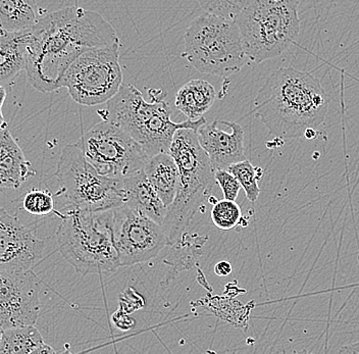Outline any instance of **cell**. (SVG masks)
<instances>
[{"label": "cell", "instance_id": "1", "mask_svg": "<svg viewBox=\"0 0 359 354\" xmlns=\"http://www.w3.org/2000/svg\"><path fill=\"white\" fill-rule=\"evenodd\" d=\"M116 42H120L116 31L100 13L78 6L47 13L27 30V79L41 93L58 90L62 75L79 55Z\"/></svg>", "mask_w": 359, "mask_h": 354}, {"label": "cell", "instance_id": "2", "mask_svg": "<svg viewBox=\"0 0 359 354\" xmlns=\"http://www.w3.org/2000/svg\"><path fill=\"white\" fill-rule=\"evenodd\" d=\"M329 97L309 72L280 68L269 76L255 100V114L280 138H297L324 123Z\"/></svg>", "mask_w": 359, "mask_h": 354}, {"label": "cell", "instance_id": "3", "mask_svg": "<svg viewBox=\"0 0 359 354\" xmlns=\"http://www.w3.org/2000/svg\"><path fill=\"white\" fill-rule=\"evenodd\" d=\"M150 102L144 100L141 91L131 84L122 85L118 93L107 102V109L98 111L103 120L120 127L142 147L148 156L168 152L175 133L187 128L197 131L205 124V118L172 121V109L165 100V92L148 91Z\"/></svg>", "mask_w": 359, "mask_h": 354}, {"label": "cell", "instance_id": "4", "mask_svg": "<svg viewBox=\"0 0 359 354\" xmlns=\"http://www.w3.org/2000/svg\"><path fill=\"white\" fill-rule=\"evenodd\" d=\"M168 154L179 169V187L174 201L168 206L163 226L168 244L179 240L215 186V170L202 149L196 131L179 129Z\"/></svg>", "mask_w": 359, "mask_h": 354}, {"label": "cell", "instance_id": "5", "mask_svg": "<svg viewBox=\"0 0 359 354\" xmlns=\"http://www.w3.org/2000/svg\"><path fill=\"white\" fill-rule=\"evenodd\" d=\"M112 210H73L62 214L56 231L58 250L78 274L109 275L120 268L112 235Z\"/></svg>", "mask_w": 359, "mask_h": 354}, {"label": "cell", "instance_id": "6", "mask_svg": "<svg viewBox=\"0 0 359 354\" xmlns=\"http://www.w3.org/2000/svg\"><path fill=\"white\" fill-rule=\"evenodd\" d=\"M298 0H251L236 19L244 50L255 64L279 57L300 33Z\"/></svg>", "mask_w": 359, "mask_h": 354}, {"label": "cell", "instance_id": "7", "mask_svg": "<svg viewBox=\"0 0 359 354\" xmlns=\"http://www.w3.org/2000/svg\"><path fill=\"white\" fill-rule=\"evenodd\" d=\"M184 57L201 73L219 77L239 73L249 62L237 23L210 13L186 30Z\"/></svg>", "mask_w": 359, "mask_h": 354}, {"label": "cell", "instance_id": "8", "mask_svg": "<svg viewBox=\"0 0 359 354\" xmlns=\"http://www.w3.org/2000/svg\"><path fill=\"white\" fill-rule=\"evenodd\" d=\"M55 177L60 182L56 195L65 199L67 212H101L123 205L122 180L100 174L86 160L79 142L62 149Z\"/></svg>", "mask_w": 359, "mask_h": 354}, {"label": "cell", "instance_id": "9", "mask_svg": "<svg viewBox=\"0 0 359 354\" xmlns=\"http://www.w3.org/2000/svg\"><path fill=\"white\" fill-rule=\"evenodd\" d=\"M120 42L93 47L79 55L65 72L60 88L66 87L74 102L95 107L111 100L123 85Z\"/></svg>", "mask_w": 359, "mask_h": 354}, {"label": "cell", "instance_id": "10", "mask_svg": "<svg viewBox=\"0 0 359 354\" xmlns=\"http://www.w3.org/2000/svg\"><path fill=\"white\" fill-rule=\"evenodd\" d=\"M78 142L100 174L116 180L143 170L149 158L127 132L109 121L94 125Z\"/></svg>", "mask_w": 359, "mask_h": 354}, {"label": "cell", "instance_id": "11", "mask_svg": "<svg viewBox=\"0 0 359 354\" xmlns=\"http://www.w3.org/2000/svg\"><path fill=\"white\" fill-rule=\"evenodd\" d=\"M112 235L121 266L151 261L168 245L163 226L126 205L112 210Z\"/></svg>", "mask_w": 359, "mask_h": 354}, {"label": "cell", "instance_id": "12", "mask_svg": "<svg viewBox=\"0 0 359 354\" xmlns=\"http://www.w3.org/2000/svg\"><path fill=\"white\" fill-rule=\"evenodd\" d=\"M40 280L32 270L0 271V328L35 325L39 318Z\"/></svg>", "mask_w": 359, "mask_h": 354}, {"label": "cell", "instance_id": "13", "mask_svg": "<svg viewBox=\"0 0 359 354\" xmlns=\"http://www.w3.org/2000/svg\"><path fill=\"white\" fill-rule=\"evenodd\" d=\"M45 243L17 217L0 207V271L32 270L43 255Z\"/></svg>", "mask_w": 359, "mask_h": 354}, {"label": "cell", "instance_id": "14", "mask_svg": "<svg viewBox=\"0 0 359 354\" xmlns=\"http://www.w3.org/2000/svg\"><path fill=\"white\" fill-rule=\"evenodd\" d=\"M230 131L219 128V121L201 125L197 130V137L202 149L208 154L212 169L226 170L230 165L246 158L244 147V131L239 124L226 122Z\"/></svg>", "mask_w": 359, "mask_h": 354}, {"label": "cell", "instance_id": "15", "mask_svg": "<svg viewBox=\"0 0 359 354\" xmlns=\"http://www.w3.org/2000/svg\"><path fill=\"white\" fill-rule=\"evenodd\" d=\"M123 205L133 208L161 225L167 214V206L158 196L144 171L135 172L122 180Z\"/></svg>", "mask_w": 359, "mask_h": 354}, {"label": "cell", "instance_id": "16", "mask_svg": "<svg viewBox=\"0 0 359 354\" xmlns=\"http://www.w3.org/2000/svg\"><path fill=\"white\" fill-rule=\"evenodd\" d=\"M35 174L10 130H0V188L19 189Z\"/></svg>", "mask_w": 359, "mask_h": 354}, {"label": "cell", "instance_id": "17", "mask_svg": "<svg viewBox=\"0 0 359 354\" xmlns=\"http://www.w3.org/2000/svg\"><path fill=\"white\" fill-rule=\"evenodd\" d=\"M143 171L168 207L178 191L179 169L176 161L168 152H161L147 158Z\"/></svg>", "mask_w": 359, "mask_h": 354}, {"label": "cell", "instance_id": "18", "mask_svg": "<svg viewBox=\"0 0 359 354\" xmlns=\"http://www.w3.org/2000/svg\"><path fill=\"white\" fill-rule=\"evenodd\" d=\"M217 98V92L205 80H192L177 92L175 105L188 120L198 121L210 111Z\"/></svg>", "mask_w": 359, "mask_h": 354}, {"label": "cell", "instance_id": "19", "mask_svg": "<svg viewBox=\"0 0 359 354\" xmlns=\"http://www.w3.org/2000/svg\"><path fill=\"white\" fill-rule=\"evenodd\" d=\"M50 345L46 344L39 331L30 326L6 329L2 333L0 354L55 353Z\"/></svg>", "mask_w": 359, "mask_h": 354}, {"label": "cell", "instance_id": "20", "mask_svg": "<svg viewBox=\"0 0 359 354\" xmlns=\"http://www.w3.org/2000/svg\"><path fill=\"white\" fill-rule=\"evenodd\" d=\"M27 30L0 35V83L8 82L25 69Z\"/></svg>", "mask_w": 359, "mask_h": 354}, {"label": "cell", "instance_id": "21", "mask_svg": "<svg viewBox=\"0 0 359 354\" xmlns=\"http://www.w3.org/2000/svg\"><path fill=\"white\" fill-rule=\"evenodd\" d=\"M35 0H0V29L2 32L19 33L37 23Z\"/></svg>", "mask_w": 359, "mask_h": 354}, {"label": "cell", "instance_id": "22", "mask_svg": "<svg viewBox=\"0 0 359 354\" xmlns=\"http://www.w3.org/2000/svg\"><path fill=\"white\" fill-rule=\"evenodd\" d=\"M229 172L234 175L240 185L245 191L247 199L250 203H255L259 196L260 189L258 187V179L262 174H257V169L250 163V161L245 160L236 163L228 168Z\"/></svg>", "mask_w": 359, "mask_h": 354}, {"label": "cell", "instance_id": "23", "mask_svg": "<svg viewBox=\"0 0 359 354\" xmlns=\"http://www.w3.org/2000/svg\"><path fill=\"white\" fill-rule=\"evenodd\" d=\"M22 210L36 217H46L51 214L62 217V212L55 210V198L48 190L32 189L22 199Z\"/></svg>", "mask_w": 359, "mask_h": 354}, {"label": "cell", "instance_id": "24", "mask_svg": "<svg viewBox=\"0 0 359 354\" xmlns=\"http://www.w3.org/2000/svg\"><path fill=\"white\" fill-rule=\"evenodd\" d=\"M210 215L213 225L223 231L237 227L242 219V210L239 205L224 198L213 205Z\"/></svg>", "mask_w": 359, "mask_h": 354}, {"label": "cell", "instance_id": "25", "mask_svg": "<svg viewBox=\"0 0 359 354\" xmlns=\"http://www.w3.org/2000/svg\"><path fill=\"white\" fill-rule=\"evenodd\" d=\"M198 1L204 12L236 21L238 15L250 4L251 0H198Z\"/></svg>", "mask_w": 359, "mask_h": 354}, {"label": "cell", "instance_id": "26", "mask_svg": "<svg viewBox=\"0 0 359 354\" xmlns=\"http://www.w3.org/2000/svg\"><path fill=\"white\" fill-rule=\"evenodd\" d=\"M215 183L219 184L223 191L224 198L236 201L242 187L234 175L228 170H215Z\"/></svg>", "mask_w": 359, "mask_h": 354}, {"label": "cell", "instance_id": "27", "mask_svg": "<svg viewBox=\"0 0 359 354\" xmlns=\"http://www.w3.org/2000/svg\"><path fill=\"white\" fill-rule=\"evenodd\" d=\"M232 266L228 261H219L215 266V274L219 277H226L232 274Z\"/></svg>", "mask_w": 359, "mask_h": 354}, {"label": "cell", "instance_id": "28", "mask_svg": "<svg viewBox=\"0 0 359 354\" xmlns=\"http://www.w3.org/2000/svg\"><path fill=\"white\" fill-rule=\"evenodd\" d=\"M339 353H359V343L345 345L342 348L339 349Z\"/></svg>", "mask_w": 359, "mask_h": 354}, {"label": "cell", "instance_id": "29", "mask_svg": "<svg viewBox=\"0 0 359 354\" xmlns=\"http://www.w3.org/2000/svg\"><path fill=\"white\" fill-rule=\"evenodd\" d=\"M303 136L307 139H313L316 136V129H313V128H309V129L304 132V135Z\"/></svg>", "mask_w": 359, "mask_h": 354}, {"label": "cell", "instance_id": "30", "mask_svg": "<svg viewBox=\"0 0 359 354\" xmlns=\"http://www.w3.org/2000/svg\"><path fill=\"white\" fill-rule=\"evenodd\" d=\"M6 94L8 93H6V88L0 85V109H1L4 102H6Z\"/></svg>", "mask_w": 359, "mask_h": 354}, {"label": "cell", "instance_id": "31", "mask_svg": "<svg viewBox=\"0 0 359 354\" xmlns=\"http://www.w3.org/2000/svg\"><path fill=\"white\" fill-rule=\"evenodd\" d=\"M6 126H8V124H6L4 114H2L1 109H0V130L6 129V128H8Z\"/></svg>", "mask_w": 359, "mask_h": 354}, {"label": "cell", "instance_id": "32", "mask_svg": "<svg viewBox=\"0 0 359 354\" xmlns=\"http://www.w3.org/2000/svg\"><path fill=\"white\" fill-rule=\"evenodd\" d=\"M2 333H4V330H2L1 328H0V343H1Z\"/></svg>", "mask_w": 359, "mask_h": 354}, {"label": "cell", "instance_id": "33", "mask_svg": "<svg viewBox=\"0 0 359 354\" xmlns=\"http://www.w3.org/2000/svg\"><path fill=\"white\" fill-rule=\"evenodd\" d=\"M2 33H4V32H2L1 29H0V35H1Z\"/></svg>", "mask_w": 359, "mask_h": 354}]
</instances>
